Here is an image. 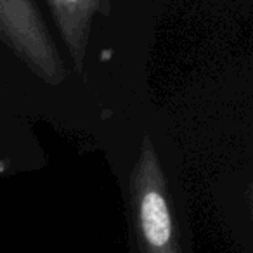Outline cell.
Here are the masks:
<instances>
[{"label":"cell","instance_id":"4","mask_svg":"<svg viewBox=\"0 0 253 253\" xmlns=\"http://www.w3.org/2000/svg\"><path fill=\"white\" fill-rule=\"evenodd\" d=\"M4 169H5V163H4V160L0 158V172H4Z\"/></svg>","mask_w":253,"mask_h":253},{"label":"cell","instance_id":"2","mask_svg":"<svg viewBox=\"0 0 253 253\" xmlns=\"http://www.w3.org/2000/svg\"><path fill=\"white\" fill-rule=\"evenodd\" d=\"M0 42L45 84L64 82L66 64L35 0H0Z\"/></svg>","mask_w":253,"mask_h":253},{"label":"cell","instance_id":"3","mask_svg":"<svg viewBox=\"0 0 253 253\" xmlns=\"http://www.w3.org/2000/svg\"><path fill=\"white\" fill-rule=\"evenodd\" d=\"M75 71L84 73L95 16L111 12V0H47Z\"/></svg>","mask_w":253,"mask_h":253},{"label":"cell","instance_id":"1","mask_svg":"<svg viewBox=\"0 0 253 253\" xmlns=\"http://www.w3.org/2000/svg\"><path fill=\"white\" fill-rule=\"evenodd\" d=\"M130 253H194L189 225L149 135L128 177Z\"/></svg>","mask_w":253,"mask_h":253}]
</instances>
